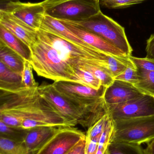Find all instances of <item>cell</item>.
Segmentation results:
<instances>
[{"instance_id": "obj_1", "label": "cell", "mask_w": 154, "mask_h": 154, "mask_svg": "<svg viewBox=\"0 0 154 154\" xmlns=\"http://www.w3.org/2000/svg\"><path fill=\"white\" fill-rule=\"evenodd\" d=\"M38 87L1 90L0 121L24 129L41 126L71 127L40 95Z\"/></svg>"}, {"instance_id": "obj_2", "label": "cell", "mask_w": 154, "mask_h": 154, "mask_svg": "<svg viewBox=\"0 0 154 154\" xmlns=\"http://www.w3.org/2000/svg\"><path fill=\"white\" fill-rule=\"evenodd\" d=\"M31 63L39 76L56 81L78 83L77 70L63 59L57 51L50 45L38 39L30 48Z\"/></svg>"}, {"instance_id": "obj_3", "label": "cell", "mask_w": 154, "mask_h": 154, "mask_svg": "<svg viewBox=\"0 0 154 154\" xmlns=\"http://www.w3.org/2000/svg\"><path fill=\"white\" fill-rule=\"evenodd\" d=\"M37 35L39 40L53 47L61 57L76 70L85 66H95L103 69L111 74L108 63L112 55L98 49H86L41 29L37 30Z\"/></svg>"}, {"instance_id": "obj_4", "label": "cell", "mask_w": 154, "mask_h": 154, "mask_svg": "<svg viewBox=\"0 0 154 154\" xmlns=\"http://www.w3.org/2000/svg\"><path fill=\"white\" fill-rule=\"evenodd\" d=\"M72 22L98 35L127 57L132 56L133 49L126 35L124 28L101 11L85 20Z\"/></svg>"}, {"instance_id": "obj_5", "label": "cell", "mask_w": 154, "mask_h": 154, "mask_svg": "<svg viewBox=\"0 0 154 154\" xmlns=\"http://www.w3.org/2000/svg\"><path fill=\"white\" fill-rule=\"evenodd\" d=\"M45 14L58 20L73 22L85 20L100 11L95 0H44Z\"/></svg>"}, {"instance_id": "obj_6", "label": "cell", "mask_w": 154, "mask_h": 154, "mask_svg": "<svg viewBox=\"0 0 154 154\" xmlns=\"http://www.w3.org/2000/svg\"><path fill=\"white\" fill-rule=\"evenodd\" d=\"M114 121L112 143L141 145L154 139V115Z\"/></svg>"}, {"instance_id": "obj_7", "label": "cell", "mask_w": 154, "mask_h": 154, "mask_svg": "<svg viewBox=\"0 0 154 154\" xmlns=\"http://www.w3.org/2000/svg\"><path fill=\"white\" fill-rule=\"evenodd\" d=\"M108 114L114 120L154 115V97L143 94L119 104L107 105Z\"/></svg>"}, {"instance_id": "obj_8", "label": "cell", "mask_w": 154, "mask_h": 154, "mask_svg": "<svg viewBox=\"0 0 154 154\" xmlns=\"http://www.w3.org/2000/svg\"><path fill=\"white\" fill-rule=\"evenodd\" d=\"M40 95L68 121L71 126L77 125L85 127L84 119L75 105L60 93L52 84L43 82L38 87Z\"/></svg>"}, {"instance_id": "obj_9", "label": "cell", "mask_w": 154, "mask_h": 154, "mask_svg": "<svg viewBox=\"0 0 154 154\" xmlns=\"http://www.w3.org/2000/svg\"><path fill=\"white\" fill-rule=\"evenodd\" d=\"M0 10L11 13L35 29L40 28L45 15L42 2H22L19 0H3Z\"/></svg>"}, {"instance_id": "obj_10", "label": "cell", "mask_w": 154, "mask_h": 154, "mask_svg": "<svg viewBox=\"0 0 154 154\" xmlns=\"http://www.w3.org/2000/svg\"><path fill=\"white\" fill-rule=\"evenodd\" d=\"M86 135L73 127H61L57 133L35 154H65Z\"/></svg>"}, {"instance_id": "obj_11", "label": "cell", "mask_w": 154, "mask_h": 154, "mask_svg": "<svg viewBox=\"0 0 154 154\" xmlns=\"http://www.w3.org/2000/svg\"><path fill=\"white\" fill-rule=\"evenodd\" d=\"M0 25L21 40L29 48L38 40L37 30L11 13L0 10Z\"/></svg>"}, {"instance_id": "obj_12", "label": "cell", "mask_w": 154, "mask_h": 154, "mask_svg": "<svg viewBox=\"0 0 154 154\" xmlns=\"http://www.w3.org/2000/svg\"><path fill=\"white\" fill-rule=\"evenodd\" d=\"M84 42L107 54L118 57H127L121 51L99 36L70 21L59 20Z\"/></svg>"}, {"instance_id": "obj_13", "label": "cell", "mask_w": 154, "mask_h": 154, "mask_svg": "<svg viewBox=\"0 0 154 154\" xmlns=\"http://www.w3.org/2000/svg\"><path fill=\"white\" fill-rule=\"evenodd\" d=\"M143 94L134 85L115 79L112 84L106 89L104 99L107 105H114L126 102Z\"/></svg>"}, {"instance_id": "obj_14", "label": "cell", "mask_w": 154, "mask_h": 154, "mask_svg": "<svg viewBox=\"0 0 154 154\" xmlns=\"http://www.w3.org/2000/svg\"><path fill=\"white\" fill-rule=\"evenodd\" d=\"M39 29L58 35L73 44L86 49H97L84 42L60 21L46 14L42 20Z\"/></svg>"}, {"instance_id": "obj_15", "label": "cell", "mask_w": 154, "mask_h": 154, "mask_svg": "<svg viewBox=\"0 0 154 154\" xmlns=\"http://www.w3.org/2000/svg\"><path fill=\"white\" fill-rule=\"evenodd\" d=\"M61 127L41 126L28 129L24 143L30 152L35 154L57 133Z\"/></svg>"}, {"instance_id": "obj_16", "label": "cell", "mask_w": 154, "mask_h": 154, "mask_svg": "<svg viewBox=\"0 0 154 154\" xmlns=\"http://www.w3.org/2000/svg\"><path fill=\"white\" fill-rule=\"evenodd\" d=\"M52 84L60 92L87 97H104L106 89L102 86L99 89L96 90L83 84L69 81H56Z\"/></svg>"}, {"instance_id": "obj_17", "label": "cell", "mask_w": 154, "mask_h": 154, "mask_svg": "<svg viewBox=\"0 0 154 154\" xmlns=\"http://www.w3.org/2000/svg\"><path fill=\"white\" fill-rule=\"evenodd\" d=\"M0 41L19 54L24 60L30 62L31 52L30 48L5 28L0 25Z\"/></svg>"}, {"instance_id": "obj_18", "label": "cell", "mask_w": 154, "mask_h": 154, "mask_svg": "<svg viewBox=\"0 0 154 154\" xmlns=\"http://www.w3.org/2000/svg\"><path fill=\"white\" fill-rule=\"evenodd\" d=\"M24 61L19 54L0 41V62L11 70L22 75Z\"/></svg>"}, {"instance_id": "obj_19", "label": "cell", "mask_w": 154, "mask_h": 154, "mask_svg": "<svg viewBox=\"0 0 154 154\" xmlns=\"http://www.w3.org/2000/svg\"><path fill=\"white\" fill-rule=\"evenodd\" d=\"M21 87L22 75L11 70L0 62V90H13Z\"/></svg>"}, {"instance_id": "obj_20", "label": "cell", "mask_w": 154, "mask_h": 154, "mask_svg": "<svg viewBox=\"0 0 154 154\" xmlns=\"http://www.w3.org/2000/svg\"><path fill=\"white\" fill-rule=\"evenodd\" d=\"M137 69L139 79L135 87L143 94L154 97V71Z\"/></svg>"}, {"instance_id": "obj_21", "label": "cell", "mask_w": 154, "mask_h": 154, "mask_svg": "<svg viewBox=\"0 0 154 154\" xmlns=\"http://www.w3.org/2000/svg\"><path fill=\"white\" fill-rule=\"evenodd\" d=\"M114 131V121L109 116L99 139L96 154H108V148L112 143Z\"/></svg>"}, {"instance_id": "obj_22", "label": "cell", "mask_w": 154, "mask_h": 154, "mask_svg": "<svg viewBox=\"0 0 154 154\" xmlns=\"http://www.w3.org/2000/svg\"><path fill=\"white\" fill-rule=\"evenodd\" d=\"M28 131V129L11 126L0 121V137H1L16 142L24 143Z\"/></svg>"}, {"instance_id": "obj_23", "label": "cell", "mask_w": 154, "mask_h": 154, "mask_svg": "<svg viewBox=\"0 0 154 154\" xmlns=\"http://www.w3.org/2000/svg\"><path fill=\"white\" fill-rule=\"evenodd\" d=\"M0 154H33L24 143H20L0 137Z\"/></svg>"}, {"instance_id": "obj_24", "label": "cell", "mask_w": 154, "mask_h": 154, "mask_svg": "<svg viewBox=\"0 0 154 154\" xmlns=\"http://www.w3.org/2000/svg\"><path fill=\"white\" fill-rule=\"evenodd\" d=\"M108 154H145L141 145L125 143H111Z\"/></svg>"}, {"instance_id": "obj_25", "label": "cell", "mask_w": 154, "mask_h": 154, "mask_svg": "<svg viewBox=\"0 0 154 154\" xmlns=\"http://www.w3.org/2000/svg\"><path fill=\"white\" fill-rule=\"evenodd\" d=\"M78 83L98 90L102 87L101 82L94 74L87 70L78 69L76 72Z\"/></svg>"}, {"instance_id": "obj_26", "label": "cell", "mask_w": 154, "mask_h": 154, "mask_svg": "<svg viewBox=\"0 0 154 154\" xmlns=\"http://www.w3.org/2000/svg\"><path fill=\"white\" fill-rule=\"evenodd\" d=\"M78 69L87 70L94 74L102 83V86L108 88L115 80L114 77L107 70L95 66H85Z\"/></svg>"}, {"instance_id": "obj_27", "label": "cell", "mask_w": 154, "mask_h": 154, "mask_svg": "<svg viewBox=\"0 0 154 154\" xmlns=\"http://www.w3.org/2000/svg\"><path fill=\"white\" fill-rule=\"evenodd\" d=\"M109 117L108 114L100 119L96 124L88 129L86 134V140H90L94 139H100L103 133L105 125Z\"/></svg>"}, {"instance_id": "obj_28", "label": "cell", "mask_w": 154, "mask_h": 154, "mask_svg": "<svg viewBox=\"0 0 154 154\" xmlns=\"http://www.w3.org/2000/svg\"><path fill=\"white\" fill-rule=\"evenodd\" d=\"M33 69V67L31 63L27 60H24L23 70L22 73V84L23 87L27 88L39 87V84L34 79Z\"/></svg>"}, {"instance_id": "obj_29", "label": "cell", "mask_w": 154, "mask_h": 154, "mask_svg": "<svg viewBox=\"0 0 154 154\" xmlns=\"http://www.w3.org/2000/svg\"><path fill=\"white\" fill-rule=\"evenodd\" d=\"M147 0H100L99 5L108 9H123Z\"/></svg>"}, {"instance_id": "obj_30", "label": "cell", "mask_w": 154, "mask_h": 154, "mask_svg": "<svg viewBox=\"0 0 154 154\" xmlns=\"http://www.w3.org/2000/svg\"><path fill=\"white\" fill-rule=\"evenodd\" d=\"M115 79L125 82L134 85H135L138 82L139 79L137 68L127 67L124 71L116 77Z\"/></svg>"}, {"instance_id": "obj_31", "label": "cell", "mask_w": 154, "mask_h": 154, "mask_svg": "<svg viewBox=\"0 0 154 154\" xmlns=\"http://www.w3.org/2000/svg\"><path fill=\"white\" fill-rule=\"evenodd\" d=\"M130 60L137 68L142 69L147 71H154V60L147 58H137L133 57H129Z\"/></svg>"}, {"instance_id": "obj_32", "label": "cell", "mask_w": 154, "mask_h": 154, "mask_svg": "<svg viewBox=\"0 0 154 154\" xmlns=\"http://www.w3.org/2000/svg\"><path fill=\"white\" fill-rule=\"evenodd\" d=\"M99 141L97 139L86 140L85 154H96Z\"/></svg>"}, {"instance_id": "obj_33", "label": "cell", "mask_w": 154, "mask_h": 154, "mask_svg": "<svg viewBox=\"0 0 154 154\" xmlns=\"http://www.w3.org/2000/svg\"><path fill=\"white\" fill-rule=\"evenodd\" d=\"M86 137L81 139L74 147L65 154H85Z\"/></svg>"}, {"instance_id": "obj_34", "label": "cell", "mask_w": 154, "mask_h": 154, "mask_svg": "<svg viewBox=\"0 0 154 154\" xmlns=\"http://www.w3.org/2000/svg\"><path fill=\"white\" fill-rule=\"evenodd\" d=\"M146 52V58L154 60V34L147 40Z\"/></svg>"}, {"instance_id": "obj_35", "label": "cell", "mask_w": 154, "mask_h": 154, "mask_svg": "<svg viewBox=\"0 0 154 154\" xmlns=\"http://www.w3.org/2000/svg\"><path fill=\"white\" fill-rule=\"evenodd\" d=\"M145 154H154V139L147 143L146 148L144 149Z\"/></svg>"}, {"instance_id": "obj_36", "label": "cell", "mask_w": 154, "mask_h": 154, "mask_svg": "<svg viewBox=\"0 0 154 154\" xmlns=\"http://www.w3.org/2000/svg\"><path fill=\"white\" fill-rule=\"evenodd\" d=\"M95 1H96V2H99V1H100V0H95Z\"/></svg>"}]
</instances>
